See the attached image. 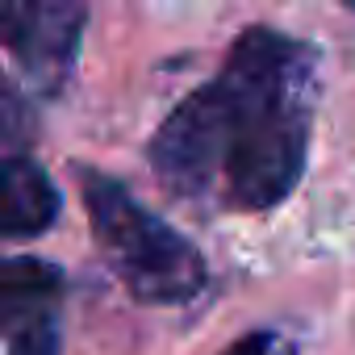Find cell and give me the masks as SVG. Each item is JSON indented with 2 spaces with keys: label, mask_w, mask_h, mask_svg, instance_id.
Listing matches in <instances>:
<instances>
[{
  "label": "cell",
  "mask_w": 355,
  "mask_h": 355,
  "mask_svg": "<svg viewBox=\"0 0 355 355\" xmlns=\"http://www.w3.org/2000/svg\"><path fill=\"white\" fill-rule=\"evenodd\" d=\"M318 109V51L280 30H247L222 71L189 92L150 138L155 175L193 205L263 214L305 175Z\"/></svg>",
  "instance_id": "6da1fadb"
},
{
  "label": "cell",
  "mask_w": 355,
  "mask_h": 355,
  "mask_svg": "<svg viewBox=\"0 0 355 355\" xmlns=\"http://www.w3.org/2000/svg\"><path fill=\"white\" fill-rule=\"evenodd\" d=\"M80 197L92 239L121 280V288L142 305H184L209 284L205 255L159 214H150L117 180L80 167Z\"/></svg>",
  "instance_id": "7a4b0ae2"
},
{
  "label": "cell",
  "mask_w": 355,
  "mask_h": 355,
  "mask_svg": "<svg viewBox=\"0 0 355 355\" xmlns=\"http://www.w3.org/2000/svg\"><path fill=\"white\" fill-rule=\"evenodd\" d=\"M88 0H5V46L38 92H59L76 67Z\"/></svg>",
  "instance_id": "3957f363"
},
{
  "label": "cell",
  "mask_w": 355,
  "mask_h": 355,
  "mask_svg": "<svg viewBox=\"0 0 355 355\" xmlns=\"http://www.w3.org/2000/svg\"><path fill=\"white\" fill-rule=\"evenodd\" d=\"M63 272L34 255H13L0 272V322L9 355L63 351Z\"/></svg>",
  "instance_id": "277c9868"
},
{
  "label": "cell",
  "mask_w": 355,
  "mask_h": 355,
  "mask_svg": "<svg viewBox=\"0 0 355 355\" xmlns=\"http://www.w3.org/2000/svg\"><path fill=\"white\" fill-rule=\"evenodd\" d=\"M0 193H5V214H0L5 239H34V234L55 226V218H59V189L30 155L13 150L5 159Z\"/></svg>",
  "instance_id": "5b68a950"
},
{
  "label": "cell",
  "mask_w": 355,
  "mask_h": 355,
  "mask_svg": "<svg viewBox=\"0 0 355 355\" xmlns=\"http://www.w3.org/2000/svg\"><path fill=\"white\" fill-rule=\"evenodd\" d=\"M222 355H297V347H293L280 330H251L247 338H239V343L226 347Z\"/></svg>",
  "instance_id": "8992f818"
},
{
  "label": "cell",
  "mask_w": 355,
  "mask_h": 355,
  "mask_svg": "<svg viewBox=\"0 0 355 355\" xmlns=\"http://www.w3.org/2000/svg\"><path fill=\"white\" fill-rule=\"evenodd\" d=\"M343 5H347V9H355V0H343Z\"/></svg>",
  "instance_id": "52a82bcc"
}]
</instances>
